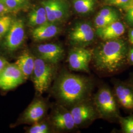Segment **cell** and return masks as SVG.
<instances>
[{
	"mask_svg": "<svg viewBox=\"0 0 133 133\" xmlns=\"http://www.w3.org/2000/svg\"><path fill=\"white\" fill-rule=\"evenodd\" d=\"M128 44L122 38L104 41L92 50L95 69L101 73L114 74L121 71L128 64Z\"/></svg>",
	"mask_w": 133,
	"mask_h": 133,
	"instance_id": "1",
	"label": "cell"
},
{
	"mask_svg": "<svg viewBox=\"0 0 133 133\" xmlns=\"http://www.w3.org/2000/svg\"><path fill=\"white\" fill-rule=\"evenodd\" d=\"M93 86V82L90 78L66 71L58 77L53 89L63 105L71 108L89 99Z\"/></svg>",
	"mask_w": 133,
	"mask_h": 133,
	"instance_id": "2",
	"label": "cell"
},
{
	"mask_svg": "<svg viewBox=\"0 0 133 133\" xmlns=\"http://www.w3.org/2000/svg\"><path fill=\"white\" fill-rule=\"evenodd\" d=\"M93 101L99 118L110 122L118 121L121 116L120 107L113 90L108 86H101L96 93Z\"/></svg>",
	"mask_w": 133,
	"mask_h": 133,
	"instance_id": "3",
	"label": "cell"
},
{
	"mask_svg": "<svg viewBox=\"0 0 133 133\" xmlns=\"http://www.w3.org/2000/svg\"><path fill=\"white\" fill-rule=\"evenodd\" d=\"M54 71V65L35 57V66L31 76L38 93L42 94L48 89L52 80Z\"/></svg>",
	"mask_w": 133,
	"mask_h": 133,
	"instance_id": "4",
	"label": "cell"
},
{
	"mask_svg": "<svg viewBox=\"0 0 133 133\" xmlns=\"http://www.w3.org/2000/svg\"><path fill=\"white\" fill-rule=\"evenodd\" d=\"M96 36V29L90 23L80 22L71 28L68 38L73 46L86 48L94 41Z\"/></svg>",
	"mask_w": 133,
	"mask_h": 133,
	"instance_id": "5",
	"label": "cell"
},
{
	"mask_svg": "<svg viewBox=\"0 0 133 133\" xmlns=\"http://www.w3.org/2000/svg\"><path fill=\"white\" fill-rule=\"evenodd\" d=\"M70 110L76 127L84 126L99 118L93 101L89 99L73 105Z\"/></svg>",
	"mask_w": 133,
	"mask_h": 133,
	"instance_id": "6",
	"label": "cell"
},
{
	"mask_svg": "<svg viewBox=\"0 0 133 133\" xmlns=\"http://www.w3.org/2000/svg\"><path fill=\"white\" fill-rule=\"evenodd\" d=\"M4 38L3 46L7 52H14L18 50L23 43L25 38L24 20L21 18L14 20Z\"/></svg>",
	"mask_w": 133,
	"mask_h": 133,
	"instance_id": "7",
	"label": "cell"
},
{
	"mask_svg": "<svg viewBox=\"0 0 133 133\" xmlns=\"http://www.w3.org/2000/svg\"><path fill=\"white\" fill-rule=\"evenodd\" d=\"M92 59V50L84 47L73 46L68 56L69 66L71 71L89 72Z\"/></svg>",
	"mask_w": 133,
	"mask_h": 133,
	"instance_id": "8",
	"label": "cell"
},
{
	"mask_svg": "<svg viewBox=\"0 0 133 133\" xmlns=\"http://www.w3.org/2000/svg\"><path fill=\"white\" fill-rule=\"evenodd\" d=\"M41 5L45 9L48 22L58 24L69 16V4L66 0H43Z\"/></svg>",
	"mask_w": 133,
	"mask_h": 133,
	"instance_id": "9",
	"label": "cell"
},
{
	"mask_svg": "<svg viewBox=\"0 0 133 133\" xmlns=\"http://www.w3.org/2000/svg\"><path fill=\"white\" fill-rule=\"evenodd\" d=\"M113 92L119 107L130 114H133V88L128 82L113 80Z\"/></svg>",
	"mask_w": 133,
	"mask_h": 133,
	"instance_id": "10",
	"label": "cell"
},
{
	"mask_svg": "<svg viewBox=\"0 0 133 133\" xmlns=\"http://www.w3.org/2000/svg\"><path fill=\"white\" fill-rule=\"evenodd\" d=\"M26 81L22 71L15 63H9L0 73V89L9 90L20 85Z\"/></svg>",
	"mask_w": 133,
	"mask_h": 133,
	"instance_id": "11",
	"label": "cell"
},
{
	"mask_svg": "<svg viewBox=\"0 0 133 133\" xmlns=\"http://www.w3.org/2000/svg\"><path fill=\"white\" fill-rule=\"evenodd\" d=\"M36 56L45 62L56 65L64 57V50L62 46L54 43L41 44L35 48Z\"/></svg>",
	"mask_w": 133,
	"mask_h": 133,
	"instance_id": "12",
	"label": "cell"
},
{
	"mask_svg": "<svg viewBox=\"0 0 133 133\" xmlns=\"http://www.w3.org/2000/svg\"><path fill=\"white\" fill-rule=\"evenodd\" d=\"M47 105L44 100L36 99L29 105L22 114L20 121L22 124H33L41 121L46 112Z\"/></svg>",
	"mask_w": 133,
	"mask_h": 133,
	"instance_id": "13",
	"label": "cell"
},
{
	"mask_svg": "<svg viewBox=\"0 0 133 133\" xmlns=\"http://www.w3.org/2000/svg\"><path fill=\"white\" fill-rule=\"evenodd\" d=\"M51 123L54 128L59 131H71L77 128L70 110L64 105L58 107L54 111Z\"/></svg>",
	"mask_w": 133,
	"mask_h": 133,
	"instance_id": "14",
	"label": "cell"
},
{
	"mask_svg": "<svg viewBox=\"0 0 133 133\" xmlns=\"http://www.w3.org/2000/svg\"><path fill=\"white\" fill-rule=\"evenodd\" d=\"M125 31V26L119 20L104 27L96 29V36L103 41L120 38Z\"/></svg>",
	"mask_w": 133,
	"mask_h": 133,
	"instance_id": "15",
	"label": "cell"
},
{
	"mask_svg": "<svg viewBox=\"0 0 133 133\" xmlns=\"http://www.w3.org/2000/svg\"><path fill=\"white\" fill-rule=\"evenodd\" d=\"M60 31L61 28L57 24L48 22L33 28L31 36L35 41L42 42L56 37Z\"/></svg>",
	"mask_w": 133,
	"mask_h": 133,
	"instance_id": "16",
	"label": "cell"
},
{
	"mask_svg": "<svg viewBox=\"0 0 133 133\" xmlns=\"http://www.w3.org/2000/svg\"><path fill=\"white\" fill-rule=\"evenodd\" d=\"M35 57L27 50H25L14 63L22 71L26 80L32 76L35 66Z\"/></svg>",
	"mask_w": 133,
	"mask_h": 133,
	"instance_id": "17",
	"label": "cell"
},
{
	"mask_svg": "<svg viewBox=\"0 0 133 133\" xmlns=\"http://www.w3.org/2000/svg\"><path fill=\"white\" fill-rule=\"evenodd\" d=\"M48 22L47 14L42 5L38 6L31 10L28 16L27 24L32 28Z\"/></svg>",
	"mask_w": 133,
	"mask_h": 133,
	"instance_id": "18",
	"label": "cell"
},
{
	"mask_svg": "<svg viewBox=\"0 0 133 133\" xmlns=\"http://www.w3.org/2000/svg\"><path fill=\"white\" fill-rule=\"evenodd\" d=\"M96 0H74V8L77 13L86 14L93 10Z\"/></svg>",
	"mask_w": 133,
	"mask_h": 133,
	"instance_id": "19",
	"label": "cell"
},
{
	"mask_svg": "<svg viewBox=\"0 0 133 133\" xmlns=\"http://www.w3.org/2000/svg\"><path fill=\"white\" fill-rule=\"evenodd\" d=\"M118 122L122 133H133V114L125 117L120 116Z\"/></svg>",
	"mask_w": 133,
	"mask_h": 133,
	"instance_id": "20",
	"label": "cell"
},
{
	"mask_svg": "<svg viewBox=\"0 0 133 133\" xmlns=\"http://www.w3.org/2000/svg\"><path fill=\"white\" fill-rule=\"evenodd\" d=\"M14 19L8 14L0 15V39L5 37Z\"/></svg>",
	"mask_w": 133,
	"mask_h": 133,
	"instance_id": "21",
	"label": "cell"
},
{
	"mask_svg": "<svg viewBox=\"0 0 133 133\" xmlns=\"http://www.w3.org/2000/svg\"><path fill=\"white\" fill-rule=\"evenodd\" d=\"M3 1L12 12L24 9L29 4V0H6Z\"/></svg>",
	"mask_w": 133,
	"mask_h": 133,
	"instance_id": "22",
	"label": "cell"
},
{
	"mask_svg": "<svg viewBox=\"0 0 133 133\" xmlns=\"http://www.w3.org/2000/svg\"><path fill=\"white\" fill-rule=\"evenodd\" d=\"M119 19V17H105L97 14L94 19V26L96 29L102 28Z\"/></svg>",
	"mask_w": 133,
	"mask_h": 133,
	"instance_id": "23",
	"label": "cell"
},
{
	"mask_svg": "<svg viewBox=\"0 0 133 133\" xmlns=\"http://www.w3.org/2000/svg\"><path fill=\"white\" fill-rule=\"evenodd\" d=\"M29 133H48L50 132V127L46 122L38 121L33 124L27 130Z\"/></svg>",
	"mask_w": 133,
	"mask_h": 133,
	"instance_id": "24",
	"label": "cell"
},
{
	"mask_svg": "<svg viewBox=\"0 0 133 133\" xmlns=\"http://www.w3.org/2000/svg\"><path fill=\"white\" fill-rule=\"evenodd\" d=\"M105 2L108 5L126 9L133 4V0H105Z\"/></svg>",
	"mask_w": 133,
	"mask_h": 133,
	"instance_id": "25",
	"label": "cell"
},
{
	"mask_svg": "<svg viewBox=\"0 0 133 133\" xmlns=\"http://www.w3.org/2000/svg\"><path fill=\"white\" fill-rule=\"evenodd\" d=\"M97 14L105 17H119L117 12L111 8H104L101 10Z\"/></svg>",
	"mask_w": 133,
	"mask_h": 133,
	"instance_id": "26",
	"label": "cell"
},
{
	"mask_svg": "<svg viewBox=\"0 0 133 133\" xmlns=\"http://www.w3.org/2000/svg\"><path fill=\"white\" fill-rule=\"evenodd\" d=\"M126 20L127 23L133 27V4L127 8Z\"/></svg>",
	"mask_w": 133,
	"mask_h": 133,
	"instance_id": "27",
	"label": "cell"
},
{
	"mask_svg": "<svg viewBox=\"0 0 133 133\" xmlns=\"http://www.w3.org/2000/svg\"><path fill=\"white\" fill-rule=\"evenodd\" d=\"M12 11L7 8L2 0H0V15L8 14Z\"/></svg>",
	"mask_w": 133,
	"mask_h": 133,
	"instance_id": "28",
	"label": "cell"
},
{
	"mask_svg": "<svg viewBox=\"0 0 133 133\" xmlns=\"http://www.w3.org/2000/svg\"><path fill=\"white\" fill-rule=\"evenodd\" d=\"M127 59L128 65L133 66V46L129 48Z\"/></svg>",
	"mask_w": 133,
	"mask_h": 133,
	"instance_id": "29",
	"label": "cell"
},
{
	"mask_svg": "<svg viewBox=\"0 0 133 133\" xmlns=\"http://www.w3.org/2000/svg\"><path fill=\"white\" fill-rule=\"evenodd\" d=\"M9 63L7 61V60L1 56H0V73L3 71V70L6 66Z\"/></svg>",
	"mask_w": 133,
	"mask_h": 133,
	"instance_id": "30",
	"label": "cell"
},
{
	"mask_svg": "<svg viewBox=\"0 0 133 133\" xmlns=\"http://www.w3.org/2000/svg\"><path fill=\"white\" fill-rule=\"evenodd\" d=\"M128 38L129 42L133 45V27L129 31Z\"/></svg>",
	"mask_w": 133,
	"mask_h": 133,
	"instance_id": "31",
	"label": "cell"
},
{
	"mask_svg": "<svg viewBox=\"0 0 133 133\" xmlns=\"http://www.w3.org/2000/svg\"><path fill=\"white\" fill-rule=\"evenodd\" d=\"M126 81L128 82L133 88V71L129 74L128 78Z\"/></svg>",
	"mask_w": 133,
	"mask_h": 133,
	"instance_id": "32",
	"label": "cell"
},
{
	"mask_svg": "<svg viewBox=\"0 0 133 133\" xmlns=\"http://www.w3.org/2000/svg\"><path fill=\"white\" fill-rule=\"evenodd\" d=\"M2 1H6V0H2Z\"/></svg>",
	"mask_w": 133,
	"mask_h": 133,
	"instance_id": "33",
	"label": "cell"
}]
</instances>
